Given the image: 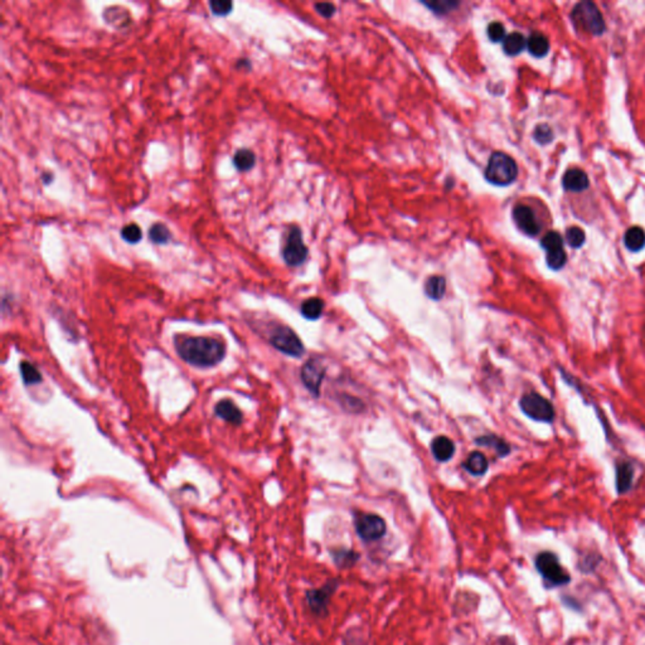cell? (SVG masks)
<instances>
[{"label":"cell","instance_id":"6da1fadb","mask_svg":"<svg viewBox=\"0 0 645 645\" xmlns=\"http://www.w3.org/2000/svg\"><path fill=\"white\" fill-rule=\"evenodd\" d=\"M174 347L180 358L198 368L215 367L224 358L227 352L222 339L191 337L184 334L175 336Z\"/></svg>","mask_w":645,"mask_h":645},{"label":"cell","instance_id":"7a4b0ae2","mask_svg":"<svg viewBox=\"0 0 645 645\" xmlns=\"http://www.w3.org/2000/svg\"><path fill=\"white\" fill-rule=\"evenodd\" d=\"M484 175L485 180L494 186H509L518 177V166L514 159L506 153L495 151L489 158Z\"/></svg>","mask_w":645,"mask_h":645},{"label":"cell","instance_id":"3957f363","mask_svg":"<svg viewBox=\"0 0 645 645\" xmlns=\"http://www.w3.org/2000/svg\"><path fill=\"white\" fill-rule=\"evenodd\" d=\"M536 568L545 581L546 586L548 588L564 586L571 581L570 574L561 566L559 557L550 551L538 555L536 557Z\"/></svg>","mask_w":645,"mask_h":645},{"label":"cell","instance_id":"277c9868","mask_svg":"<svg viewBox=\"0 0 645 645\" xmlns=\"http://www.w3.org/2000/svg\"><path fill=\"white\" fill-rule=\"evenodd\" d=\"M572 19L577 28H582L594 36H601L605 32V22L601 13L591 1L579 3L572 10Z\"/></svg>","mask_w":645,"mask_h":645},{"label":"cell","instance_id":"5b68a950","mask_svg":"<svg viewBox=\"0 0 645 645\" xmlns=\"http://www.w3.org/2000/svg\"><path fill=\"white\" fill-rule=\"evenodd\" d=\"M519 406L524 415L528 416L532 420L541 423H552L555 418L552 403L537 392H530L522 396Z\"/></svg>","mask_w":645,"mask_h":645},{"label":"cell","instance_id":"8992f818","mask_svg":"<svg viewBox=\"0 0 645 645\" xmlns=\"http://www.w3.org/2000/svg\"><path fill=\"white\" fill-rule=\"evenodd\" d=\"M270 343L278 351L294 358H299L305 353V348L300 338L298 337L294 330L289 327L281 325V327L275 328L270 336Z\"/></svg>","mask_w":645,"mask_h":645},{"label":"cell","instance_id":"52a82bcc","mask_svg":"<svg viewBox=\"0 0 645 645\" xmlns=\"http://www.w3.org/2000/svg\"><path fill=\"white\" fill-rule=\"evenodd\" d=\"M354 526L359 538L365 542L378 541L386 535L387 530L385 519L372 513H363L357 516Z\"/></svg>","mask_w":645,"mask_h":645},{"label":"cell","instance_id":"ba28073f","mask_svg":"<svg viewBox=\"0 0 645 645\" xmlns=\"http://www.w3.org/2000/svg\"><path fill=\"white\" fill-rule=\"evenodd\" d=\"M337 588L338 581L329 580L322 588H311L307 591V602L310 611L318 617H325L328 614L330 599Z\"/></svg>","mask_w":645,"mask_h":645},{"label":"cell","instance_id":"9c48e42d","mask_svg":"<svg viewBox=\"0 0 645 645\" xmlns=\"http://www.w3.org/2000/svg\"><path fill=\"white\" fill-rule=\"evenodd\" d=\"M541 246L545 249L547 265L552 270H561L566 265L567 255L564 250V238L559 232H548L541 241Z\"/></svg>","mask_w":645,"mask_h":645},{"label":"cell","instance_id":"30bf717a","mask_svg":"<svg viewBox=\"0 0 645 645\" xmlns=\"http://www.w3.org/2000/svg\"><path fill=\"white\" fill-rule=\"evenodd\" d=\"M282 258L289 266H299L308 258V247L302 241L301 231L299 227H291L287 244L282 250Z\"/></svg>","mask_w":645,"mask_h":645},{"label":"cell","instance_id":"8fae6325","mask_svg":"<svg viewBox=\"0 0 645 645\" xmlns=\"http://www.w3.org/2000/svg\"><path fill=\"white\" fill-rule=\"evenodd\" d=\"M325 367L318 359H309L301 368V381L309 392L316 397H319L320 394V386L325 377Z\"/></svg>","mask_w":645,"mask_h":645},{"label":"cell","instance_id":"7c38bea8","mask_svg":"<svg viewBox=\"0 0 645 645\" xmlns=\"http://www.w3.org/2000/svg\"><path fill=\"white\" fill-rule=\"evenodd\" d=\"M513 220L517 227L528 236H536L541 231V226L533 209L526 204H517L513 208Z\"/></svg>","mask_w":645,"mask_h":645},{"label":"cell","instance_id":"4fadbf2b","mask_svg":"<svg viewBox=\"0 0 645 645\" xmlns=\"http://www.w3.org/2000/svg\"><path fill=\"white\" fill-rule=\"evenodd\" d=\"M431 452L440 463L449 461L455 454V444L447 436H438L431 443Z\"/></svg>","mask_w":645,"mask_h":645},{"label":"cell","instance_id":"5bb4252c","mask_svg":"<svg viewBox=\"0 0 645 645\" xmlns=\"http://www.w3.org/2000/svg\"><path fill=\"white\" fill-rule=\"evenodd\" d=\"M564 188L568 192H582L588 189V174L581 169H570L562 178Z\"/></svg>","mask_w":645,"mask_h":645},{"label":"cell","instance_id":"9a60e30c","mask_svg":"<svg viewBox=\"0 0 645 645\" xmlns=\"http://www.w3.org/2000/svg\"><path fill=\"white\" fill-rule=\"evenodd\" d=\"M215 415L221 417L224 421L232 425H241L242 423V412L238 410L236 405L230 400H222L215 405Z\"/></svg>","mask_w":645,"mask_h":645},{"label":"cell","instance_id":"2e32d148","mask_svg":"<svg viewBox=\"0 0 645 645\" xmlns=\"http://www.w3.org/2000/svg\"><path fill=\"white\" fill-rule=\"evenodd\" d=\"M488 465L489 464H488L487 458L481 452H470L465 461L463 463L466 472L474 476H481L483 474L487 473Z\"/></svg>","mask_w":645,"mask_h":645},{"label":"cell","instance_id":"e0dca14e","mask_svg":"<svg viewBox=\"0 0 645 645\" xmlns=\"http://www.w3.org/2000/svg\"><path fill=\"white\" fill-rule=\"evenodd\" d=\"M634 469L630 463L622 461L617 465V489L620 494L628 492L633 484Z\"/></svg>","mask_w":645,"mask_h":645},{"label":"cell","instance_id":"ac0fdd59","mask_svg":"<svg viewBox=\"0 0 645 645\" xmlns=\"http://www.w3.org/2000/svg\"><path fill=\"white\" fill-rule=\"evenodd\" d=\"M446 293V280L444 276L434 275L425 282V294L432 300H441Z\"/></svg>","mask_w":645,"mask_h":645},{"label":"cell","instance_id":"d6986e66","mask_svg":"<svg viewBox=\"0 0 645 645\" xmlns=\"http://www.w3.org/2000/svg\"><path fill=\"white\" fill-rule=\"evenodd\" d=\"M624 244L628 250L638 252L643 250L645 246V232L642 227L634 226L625 232Z\"/></svg>","mask_w":645,"mask_h":645},{"label":"cell","instance_id":"ffe728a7","mask_svg":"<svg viewBox=\"0 0 645 645\" xmlns=\"http://www.w3.org/2000/svg\"><path fill=\"white\" fill-rule=\"evenodd\" d=\"M527 48L532 56L537 58L545 57L550 50V42L543 35L532 33L527 39Z\"/></svg>","mask_w":645,"mask_h":645},{"label":"cell","instance_id":"44dd1931","mask_svg":"<svg viewBox=\"0 0 645 645\" xmlns=\"http://www.w3.org/2000/svg\"><path fill=\"white\" fill-rule=\"evenodd\" d=\"M527 47V39L523 35L514 32L506 37L503 41V50L508 56H517Z\"/></svg>","mask_w":645,"mask_h":645},{"label":"cell","instance_id":"7402d4cb","mask_svg":"<svg viewBox=\"0 0 645 645\" xmlns=\"http://www.w3.org/2000/svg\"><path fill=\"white\" fill-rule=\"evenodd\" d=\"M324 310V301L320 298H310L301 304V316L309 320L319 319Z\"/></svg>","mask_w":645,"mask_h":645},{"label":"cell","instance_id":"603a6c76","mask_svg":"<svg viewBox=\"0 0 645 645\" xmlns=\"http://www.w3.org/2000/svg\"><path fill=\"white\" fill-rule=\"evenodd\" d=\"M475 444L479 446H489L493 447L495 452H498L499 456H507L510 452V446H509L503 439L498 438L495 435H484L475 440Z\"/></svg>","mask_w":645,"mask_h":645},{"label":"cell","instance_id":"cb8c5ba5","mask_svg":"<svg viewBox=\"0 0 645 645\" xmlns=\"http://www.w3.org/2000/svg\"><path fill=\"white\" fill-rule=\"evenodd\" d=\"M256 155L250 149H240L233 155V165L240 172H247L255 166Z\"/></svg>","mask_w":645,"mask_h":645},{"label":"cell","instance_id":"d4e9b609","mask_svg":"<svg viewBox=\"0 0 645 645\" xmlns=\"http://www.w3.org/2000/svg\"><path fill=\"white\" fill-rule=\"evenodd\" d=\"M331 557L334 564L338 567L347 568L351 567L359 559V553L354 552L353 550H347V548H339L331 552Z\"/></svg>","mask_w":645,"mask_h":645},{"label":"cell","instance_id":"484cf974","mask_svg":"<svg viewBox=\"0 0 645 645\" xmlns=\"http://www.w3.org/2000/svg\"><path fill=\"white\" fill-rule=\"evenodd\" d=\"M171 237V231L163 223H154L149 230V238L154 244H166Z\"/></svg>","mask_w":645,"mask_h":645},{"label":"cell","instance_id":"4316f807","mask_svg":"<svg viewBox=\"0 0 645 645\" xmlns=\"http://www.w3.org/2000/svg\"><path fill=\"white\" fill-rule=\"evenodd\" d=\"M21 373H22L23 382L26 385H36L42 382V374L29 362L21 363Z\"/></svg>","mask_w":645,"mask_h":645},{"label":"cell","instance_id":"83f0119b","mask_svg":"<svg viewBox=\"0 0 645 645\" xmlns=\"http://www.w3.org/2000/svg\"><path fill=\"white\" fill-rule=\"evenodd\" d=\"M142 230L137 223H129L122 230V237L129 244H137L142 240Z\"/></svg>","mask_w":645,"mask_h":645},{"label":"cell","instance_id":"f1b7e54d","mask_svg":"<svg viewBox=\"0 0 645 645\" xmlns=\"http://www.w3.org/2000/svg\"><path fill=\"white\" fill-rule=\"evenodd\" d=\"M567 244L574 249H579L585 244V233L580 227H570L566 232Z\"/></svg>","mask_w":645,"mask_h":645},{"label":"cell","instance_id":"f546056e","mask_svg":"<svg viewBox=\"0 0 645 645\" xmlns=\"http://www.w3.org/2000/svg\"><path fill=\"white\" fill-rule=\"evenodd\" d=\"M209 8H211V12L213 15H218V17H224V15H230L231 12H232L233 3L229 1V0H212L209 3Z\"/></svg>","mask_w":645,"mask_h":645},{"label":"cell","instance_id":"4dcf8cb0","mask_svg":"<svg viewBox=\"0 0 645 645\" xmlns=\"http://www.w3.org/2000/svg\"><path fill=\"white\" fill-rule=\"evenodd\" d=\"M488 37L492 42L494 44H498V42H503L506 39V28L503 26L502 23L499 22H493L490 23L488 26L487 29Z\"/></svg>","mask_w":645,"mask_h":645},{"label":"cell","instance_id":"1f68e13d","mask_svg":"<svg viewBox=\"0 0 645 645\" xmlns=\"http://www.w3.org/2000/svg\"><path fill=\"white\" fill-rule=\"evenodd\" d=\"M533 137L536 139V142L538 144H550L552 142L553 139V133L552 129L547 125V124H542V125H538L536 130H535V134H533Z\"/></svg>","mask_w":645,"mask_h":645},{"label":"cell","instance_id":"d6a6232c","mask_svg":"<svg viewBox=\"0 0 645 645\" xmlns=\"http://www.w3.org/2000/svg\"><path fill=\"white\" fill-rule=\"evenodd\" d=\"M426 7L431 8L434 12H436L439 15H443V13H447L450 12V9L458 6L456 1H434V3H425Z\"/></svg>","mask_w":645,"mask_h":645},{"label":"cell","instance_id":"836d02e7","mask_svg":"<svg viewBox=\"0 0 645 645\" xmlns=\"http://www.w3.org/2000/svg\"><path fill=\"white\" fill-rule=\"evenodd\" d=\"M316 10L324 18H331L336 15V7L331 3H318L316 4Z\"/></svg>","mask_w":645,"mask_h":645},{"label":"cell","instance_id":"e575fe53","mask_svg":"<svg viewBox=\"0 0 645 645\" xmlns=\"http://www.w3.org/2000/svg\"><path fill=\"white\" fill-rule=\"evenodd\" d=\"M42 180H44V183L47 184V183H50V180H52V175H50V174H47V173H44V177H42Z\"/></svg>","mask_w":645,"mask_h":645}]
</instances>
